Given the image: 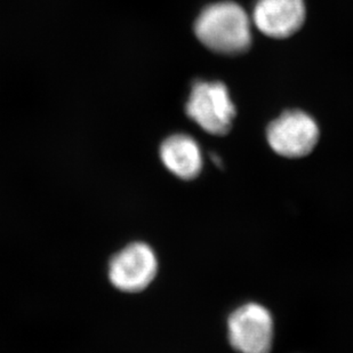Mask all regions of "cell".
<instances>
[{"mask_svg": "<svg viewBox=\"0 0 353 353\" xmlns=\"http://www.w3.org/2000/svg\"><path fill=\"white\" fill-rule=\"evenodd\" d=\"M304 0H259L253 20L268 37L285 39L296 34L305 21Z\"/></svg>", "mask_w": 353, "mask_h": 353, "instance_id": "cell-6", "label": "cell"}, {"mask_svg": "<svg viewBox=\"0 0 353 353\" xmlns=\"http://www.w3.org/2000/svg\"><path fill=\"white\" fill-rule=\"evenodd\" d=\"M267 139L271 149L283 157H305L319 141V127L305 112L286 111L269 125Z\"/></svg>", "mask_w": 353, "mask_h": 353, "instance_id": "cell-4", "label": "cell"}, {"mask_svg": "<svg viewBox=\"0 0 353 353\" xmlns=\"http://www.w3.org/2000/svg\"><path fill=\"white\" fill-rule=\"evenodd\" d=\"M188 117L207 133L223 137L230 132L236 108L222 83L196 81L185 105Z\"/></svg>", "mask_w": 353, "mask_h": 353, "instance_id": "cell-2", "label": "cell"}, {"mask_svg": "<svg viewBox=\"0 0 353 353\" xmlns=\"http://www.w3.org/2000/svg\"><path fill=\"white\" fill-rule=\"evenodd\" d=\"M194 32L215 53L238 55L252 46L250 19L238 3L231 1L206 7L196 19Z\"/></svg>", "mask_w": 353, "mask_h": 353, "instance_id": "cell-1", "label": "cell"}, {"mask_svg": "<svg viewBox=\"0 0 353 353\" xmlns=\"http://www.w3.org/2000/svg\"><path fill=\"white\" fill-rule=\"evenodd\" d=\"M158 261L154 250L144 243H133L118 252L109 263V279L126 293L145 290L157 274Z\"/></svg>", "mask_w": 353, "mask_h": 353, "instance_id": "cell-5", "label": "cell"}, {"mask_svg": "<svg viewBox=\"0 0 353 353\" xmlns=\"http://www.w3.org/2000/svg\"><path fill=\"white\" fill-rule=\"evenodd\" d=\"M159 154L163 166L181 180H194L203 170L199 145L185 134L167 137L160 145Z\"/></svg>", "mask_w": 353, "mask_h": 353, "instance_id": "cell-7", "label": "cell"}, {"mask_svg": "<svg viewBox=\"0 0 353 353\" xmlns=\"http://www.w3.org/2000/svg\"><path fill=\"white\" fill-rule=\"evenodd\" d=\"M231 347L240 353H270L274 344V318L267 307L243 304L228 319Z\"/></svg>", "mask_w": 353, "mask_h": 353, "instance_id": "cell-3", "label": "cell"}]
</instances>
